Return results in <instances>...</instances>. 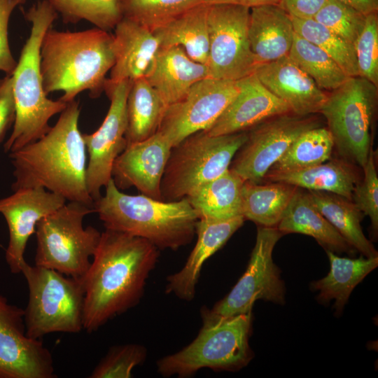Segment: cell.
Listing matches in <instances>:
<instances>
[{
    "label": "cell",
    "instance_id": "6da1fadb",
    "mask_svg": "<svg viewBox=\"0 0 378 378\" xmlns=\"http://www.w3.org/2000/svg\"><path fill=\"white\" fill-rule=\"evenodd\" d=\"M158 256V248L144 238L106 229L102 232L82 278L83 329L94 332L136 306Z\"/></svg>",
    "mask_w": 378,
    "mask_h": 378
},
{
    "label": "cell",
    "instance_id": "7a4b0ae2",
    "mask_svg": "<svg viewBox=\"0 0 378 378\" xmlns=\"http://www.w3.org/2000/svg\"><path fill=\"white\" fill-rule=\"evenodd\" d=\"M79 103H67L53 127L40 139L9 153L12 190L40 187L69 202L92 206L86 184L87 151L78 129Z\"/></svg>",
    "mask_w": 378,
    "mask_h": 378
},
{
    "label": "cell",
    "instance_id": "3957f363",
    "mask_svg": "<svg viewBox=\"0 0 378 378\" xmlns=\"http://www.w3.org/2000/svg\"><path fill=\"white\" fill-rule=\"evenodd\" d=\"M115 62L113 36L97 27L77 31L50 27L40 46V69L47 94L63 92L68 103L80 92L92 98L104 91L106 76Z\"/></svg>",
    "mask_w": 378,
    "mask_h": 378
},
{
    "label": "cell",
    "instance_id": "277c9868",
    "mask_svg": "<svg viewBox=\"0 0 378 378\" xmlns=\"http://www.w3.org/2000/svg\"><path fill=\"white\" fill-rule=\"evenodd\" d=\"M105 188L93 208L106 230L144 238L158 249L177 250L192 241L199 216L186 197L164 201L128 195L112 178Z\"/></svg>",
    "mask_w": 378,
    "mask_h": 378
},
{
    "label": "cell",
    "instance_id": "5b68a950",
    "mask_svg": "<svg viewBox=\"0 0 378 378\" xmlns=\"http://www.w3.org/2000/svg\"><path fill=\"white\" fill-rule=\"evenodd\" d=\"M57 15L48 0L38 1L25 13L31 27L12 74L16 113L5 152L17 150L42 137L50 128V119L66 106L67 103L48 97L40 69L41 40Z\"/></svg>",
    "mask_w": 378,
    "mask_h": 378
},
{
    "label": "cell",
    "instance_id": "8992f818",
    "mask_svg": "<svg viewBox=\"0 0 378 378\" xmlns=\"http://www.w3.org/2000/svg\"><path fill=\"white\" fill-rule=\"evenodd\" d=\"M251 328L252 312L203 322L188 345L157 362L158 372L165 377H188L203 368L240 370L253 358Z\"/></svg>",
    "mask_w": 378,
    "mask_h": 378
},
{
    "label": "cell",
    "instance_id": "52a82bcc",
    "mask_svg": "<svg viewBox=\"0 0 378 378\" xmlns=\"http://www.w3.org/2000/svg\"><path fill=\"white\" fill-rule=\"evenodd\" d=\"M29 289L24 312L27 334L40 340L52 332L78 333L83 330L84 286L82 278L66 276L55 270L22 267Z\"/></svg>",
    "mask_w": 378,
    "mask_h": 378
},
{
    "label": "cell",
    "instance_id": "ba28073f",
    "mask_svg": "<svg viewBox=\"0 0 378 378\" xmlns=\"http://www.w3.org/2000/svg\"><path fill=\"white\" fill-rule=\"evenodd\" d=\"M93 212L92 206L69 202L41 218L34 232L35 265L55 270L68 276L83 278L102 234L92 226H83L84 218Z\"/></svg>",
    "mask_w": 378,
    "mask_h": 378
},
{
    "label": "cell",
    "instance_id": "9c48e42d",
    "mask_svg": "<svg viewBox=\"0 0 378 378\" xmlns=\"http://www.w3.org/2000/svg\"><path fill=\"white\" fill-rule=\"evenodd\" d=\"M247 138V130L218 136L202 130L185 138L171 150L161 181L162 200H181L225 173Z\"/></svg>",
    "mask_w": 378,
    "mask_h": 378
},
{
    "label": "cell",
    "instance_id": "30bf717a",
    "mask_svg": "<svg viewBox=\"0 0 378 378\" xmlns=\"http://www.w3.org/2000/svg\"><path fill=\"white\" fill-rule=\"evenodd\" d=\"M377 99V86L363 77L350 76L328 93L320 111L341 156L361 168L372 150V127Z\"/></svg>",
    "mask_w": 378,
    "mask_h": 378
},
{
    "label": "cell",
    "instance_id": "8fae6325",
    "mask_svg": "<svg viewBox=\"0 0 378 378\" xmlns=\"http://www.w3.org/2000/svg\"><path fill=\"white\" fill-rule=\"evenodd\" d=\"M282 235L276 227L258 225L246 271L225 297L211 309H202V322L252 312L258 300L285 303V284L272 259L274 246Z\"/></svg>",
    "mask_w": 378,
    "mask_h": 378
},
{
    "label": "cell",
    "instance_id": "7c38bea8",
    "mask_svg": "<svg viewBox=\"0 0 378 378\" xmlns=\"http://www.w3.org/2000/svg\"><path fill=\"white\" fill-rule=\"evenodd\" d=\"M250 8L232 4L209 5V77L239 80L258 66L248 38Z\"/></svg>",
    "mask_w": 378,
    "mask_h": 378
},
{
    "label": "cell",
    "instance_id": "4fadbf2b",
    "mask_svg": "<svg viewBox=\"0 0 378 378\" xmlns=\"http://www.w3.org/2000/svg\"><path fill=\"white\" fill-rule=\"evenodd\" d=\"M320 125L315 114L290 112L267 119L249 129L247 140L235 154L230 169L244 181L260 183L302 133Z\"/></svg>",
    "mask_w": 378,
    "mask_h": 378
},
{
    "label": "cell",
    "instance_id": "5bb4252c",
    "mask_svg": "<svg viewBox=\"0 0 378 378\" xmlns=\"http://www.w3.org/2000/svg\"><path fill=\"white\" fill-rule=\"evenodd\" d=\"M131 83L130 80L112 82L106 78L104 91L110 100L107 114L94 132L82 134L89 155L87 188L94 202L102 196V188L112 178L115 160L127 147V99Z\"/></svg>",
    "mask_w": 378,
    "mask_h": 378
},
{
    "label": "cell",
    "instance_id": "9a60e30c",
    "mask_svg": "<svg viewBox=\"0 0 378 378\" xmlns=\"http://www.w3.org/2000/svg\"><path fill=\"white\" fill-rule=\"evenodd\" d=\"M239 92L238 80L202 79L166 108L158 132L174 147L187 136L208 130Z\"/></svg>",
    "mask_w": 378,
    "mask_h": 378
},
{
    "label": "cell",
    "instance_id": "2e32d148",
    "mask_svg": "<svg viewBox=\"0 0 378 378\" xmlns=\"http://www.w3.org/2000/svg\"><path fill=\"white\" fill-rule=\"evenodd\" d=\"M24 312L0 295V378H55L52 356L27 334Z\"/></svg>",
    "mask_w": 378,
    "mask_h": 378
},
{
    "label": "cell",
    "instance_id": "e0dca14e",
    "mask_svg": "<svg viewBox=\"0 0 378 378\" xmlns=\"http://www.w3.org/2000/svg\"><path fill=\"white\" fill-rule=\"evenodd\" d=\"M0 200V214L9 232L5 258L13 274L22 272L27 241L38 222L66 203V199L43 188H23Z\"/></svg>",
    "mask_w": 378,
    "mask_h": 378
},
{
    "label": "cell",
    "instance_id": "ac0fdd59",
    "mask_svg": "<svg viewBox=\"0 0 378 378\" xmlns=\"http://www.w3.org/2000/svg\"><path fill=\"white\" fill-rule=\"evenodd\" d=\"M172 146L158 132L131 144L117 157L112 179L120 190L135 187L141 194L162 200L161 181Z\"/></svg>",
    "mask_w": 378,
    "mask_h": 378
},
{
    "label": "cell",
    "instance_id": "d6986e66",
    "mask_svg": "<svg viewBox=\"0 0 378 378\" xmlns=\"http://www.w3.org/2000/svg\"><path fill=\"white\" fill-rule=\"evenodd\" d=\"M239 92L206 130L211 136L246 131L275 115L291 112L253 73L238 80Z\"/></svg>",
    "mask_w": 378,
    "mask_h": 378
},
{
    "label": "cell",
    "instance_id": "ffe728a7",
    "mask_svg": "<svg viewBox=\"0 0 378 378\" xmlns=\"http://www.w3.org/2000/svg\"><path fill=\"white\" fill-rule=\"evenodd\" d=\"M254 74L294 114L309 115L320 113L327 99L328 93L320 89L288 55L259 64Z\"/></svg>",
    "mask_w": 378,
    "mask_h": 378
},
{
    "label": "cell",
    "instance_id": "44dd1931",
    "mask_svg": "<svg viewBox=\"0 0 378 378\" xmlns=\"http://www.w3.org/2000/svg\"><path fill=\"white\" fill-rule=\"evenodd\" d=\"M242 215L227 219L199 218L197 242L183 267L167 277L165 292L181 300H192L204 263L243 225Z\"/></svg>",
    "mask_w": 378,
    "mask_h": 378
},
{
    "label": "cell",
    "instance_id": "7402d4cb",
    "mask_svg": "<svg viewBox=\"0 0 378 378\" xmlns=\"http://www.w3.org/2000/svg\"><path fill=\"white\" fill-rule=\"evenodd\" d=\"M113 29L115 62L108 79L132 81L145 77L160 49L153 31L125 17Z\"/></svg>",
    "mask_w": 378,
    "mask_h": 378
},
{
    "label": "cell",
    "instance_id": "603a6c76",
    "mask_svg": "<svg viewBox=\"0 0 378 378\" xmlns=\"http://www.w3.org/2000/svg\"><path fill=\"white\" fill-rule=\"evenodd\" d=\"M209 77L207 65L192 59L181 46L160 47L145 78L167 107Z\"/></svg>",
    "mask_w": 378,
    "mask_h": 378
},
{
    "label": "cell",
    "instance_id": "cb8c5ba5",
    "mask_svg": "<svg viewBox=\"0 0 378 378\" xmlns=\"http://www.w3.org/2000/svg\"><path fill=\"white\" fill-rule=\"evenodd\" d=\"M294 34L290 16L279 4L250 8L248 38L258 65L288 55Z\"/></svg>",
    "mask_w": 378,
    "mask_h": 378
},
{
    "label": "cell",
    "instance_id": "d4e9b609",
    "mask_svg": "<svg viewBox=\"0 0 378 378\" xmlns=\"http://www.w3.org/2000/svg\"><path fill=\"white\" fill-rule=\"evenodd\" d=\"M276 228L283 234L300 233L312 237L326 251L349 255L356 251L321 214L302 188H298Z\"/></svg>",
    "mask_w": 378,
    "mask_h": 378
},
{
    "label": "cell",
    "instance_id": "484cf974",
    "mask_svg": "<svg viewBox=\"0 0 378 378\" xmlns=\"http://www.w3.org/2000/svg\"><path fill=\"white\" fill-rule=\"evenodd\" d=\"M264 178L269 182L286 183L307 190L332 192L350 200L354 187L360 179L352 163L339 159L291 172H267Z\"/></svg>",
    "mask_w": 378,
    "mask_h": 378
},
{
    "label": "cell",
    "instance_id": "4316f807",
    "mask_svg": "<svg viewBox=\"0 0 378 378\" xmlns=\"http://www.w3.org/2000/svg\"><path fill=\"white\" fill-rule=\"evenodd\" d=\"M330 269L323 278L311 283L313 290H318V302L327 304L334 300L336 315L341 314L354 288L378 266V256L358 258L340 257L326 251Z\"/></svg>",
    "mask_w": 378,
    "mask_h": 378
},
{
    "label": "cell",
    "instance_id": "83f0119b",
    "mask_svg": "<svg viewBox=\"0 0 378 378\" xmlns=\"http://www.w3.org/2000/svg\"><path fill=\"white\" fill-rule=\"evenodd\" d=\"M208 8L206 4L195 6L154 29L160 47L181 46L192 59L207 65Z\"/></svg>",
    "mask_w": 378,
    "mask_h": 378
},
{
    "label": "cell",
    "instance_id": "f1b7e54d",
    "mask_svg": "<svg viewBox=\"0 0 378 378\" xmlns=\"http://www.w3.org/2000/svg\"><path fill=\"white\" fill-rule=\"evenodd\" d=\"M244 181L230 168L192 190L186 198L199 218L227 219L241 214Z\"/></svg>",
    "mask_w": 378,
    "mask_h": 378
},
{
    "label": "cell",
    "instance_id": "f546056e",
    "mask_svg": "<svg viewBox=\"0 0 378 378\" xmlns=\"http://www.w3.org/2000/svg\"><path fill=\"white\" fill-rule=\"evenodd\" d=\"M307 191L318 210L356 251L366 258L378 256L362 230L360 222L364 214L352 200L332 192Z\"/></svg>",
    "mask_w": 378,
    "mask_h": 378
},
{
    "label": "cell",
    "instance_id": "4dcf8cb0",
    "mask_svg": "<svg viewBox=\"0 0 378 378\" xmlns=\"http://www.w3.org/2000/svg\"><path fill=\"white\" fill-rule=\"evenodd\" d=\"M298 187L283 182L267 184L244 181L241 188V214L259 226L276 227Z\"/></svg>",
    "mask_w": 378,
    "mask_h": 378
},
{
    "label": "cell",
    "instance_id": "1f68e13d",
    "mask_svg": "<svg viewBox=\"0 0 378 378\" xmlns=\"http://www.w3.org/2000/svg\"><path fill=\"white\" fill-rule=\"evenodd\" d=\"M166 108V104L145 77L132 80L127 99V146L155 134Z\"/></svg>",
    "mask_w": 378,
    "mask_h": 378
},
{
    "label": "cell",
    "instance_id": "d6a6232c",
    "mask_svg": "<svg viewBox=\"0 0 378 378\" xmlns=\"http://www.w3.org/2000/svg\"><path fill=\"white\" fill-rule=\"evenodd\" d=\"M334 147L332 136L327 127L309 129L293 141L267 172H291L325 162L330 159Z\"/></svg>",
    "mask_w": 378,
    "mask_h": 378
},
{
    "label": "cell",
    "instance_id": "836d02e7",
    "mask_svg": "<svg viewBox=\"0 0 378 378\" xmlns=\"http://www.w3.org/2000/svg\"><path fill=\"white\" fill-rule=\"evenodd\" d=\"M288 56L322 90L331 92L349 77L324 50L295 32Z\"/></svg>",
    "mask_w": 378,
    "mask_h": 378
},
{
    "label": "cell",
    "instance_id": "e575fe53",
    "mask_svg": "<svg viewBox=\"0 0 378 378\" xmlns=\"http://www.w3.org/2000/svg\"><path fill=\"white\" fill-rule=\"evenodd\" d=\"M295 32L328 54L350 76H358L354 46L312 19L290 17Z\"/></svg>",
    "mask_w": 378,
    "mask_h": 378
},
{
    "label": "cell",
    "instance_id": "d590c367",
    "mask_svg": "<svg viewBox=\"0 0 378 378\" xmlns=\"http://www.w3.org/2000/svg\"><path fill=\"white\" fill-rule=\"evenodd\" d=\"M66 23L88 21L96 27L113 29L122 18L120 0H48Z\"/></svg>",
    "mask_w": 378,
    "mask_h": 378
},
{
    "label": "cell",
    "instance_id": "8d00e7d4",
    "mask_svg": "<svg viewBox=\"0 0 378 378\" xmlns=\"http://www.w3.org/2000/svg\"><path fill=\"white\" fill-rule=\"evenodd\" d=\"M203 4H206V0H120L123 17L134 20L151 31Z\"/></svg>",
    "mask_w": 378,
    "mask_h": 378
},
{
    "label": "cell",
    "instance_id": "74e56055",
    "mask_svg": "<svg viewBox=\"0 0 378 378\" xmlns=\"http://www.w3.org/2000/svg\"><path fill=\"white\" fill-rule=\"evenodd\" d=\"M354 45L365 22V15L335 0H327L313 18Z\"/></svg>",
    "mask_w": 378,
    "mask_h": 378
},
{
    "label": "cell",
    "instance_id": "f35d334b",
    "mask_svg": "<svg viewBox=\"0 0 378 378\" xmlns=\"http://www.w3.org/2000/svg\"><path fill=\"white\" fill-rule=\"evenodd\" d=\"M146 357L144 346L127 344L111 347L94 368L90 378H130L132 370Z\"/></svg>",
    "mask_w": 378,
    "mask_h": 378
},
{
    "label": "cell",
    "instance_id": "ab89813d",
    "mask_svg": "<svg viewBox=\"0 0 378 378\" xmlns=\"http://www.w3.org/2000/svg\"><path fill=\"white\" fill-rule=\"evenodd\" d=\"M358 76L378 87V15H365L364 27L354 43Z\"/></svg>",
    "mask_w": 378,
    "mask_h": 378
},
{
    "label": "cell",
    "instance_id": "60d3db41",
    "mask_svg": "<svg viewBox=\"0 0 378 378\" xmlns=\"http://www.w3.org/2000/svg\"><path fill=\"white\" fill-rule=\"evenodd\" d=\"M362 169L363 178L356 184L351 200L364 215L370 218L375 237L378 231V176L372 150Z\"/></svg>",
    "mask_w": 378,
    "mask_h": 378
},
{
    "label": "cell",
    "instance_id": "b9f144b4",
    "mask_svg": "<svg viewBox=\"0 0 378 378\" xmlns=\"http://www.w3.org/2000/svg\"><path fill=\"white\" fill-rule=\"evenodd\" d=\"M26 0H0V71L11 76L17 62L12 55L8 41V24L14 9Z\"/></svg>",
    "mask_w": 378,
    "mask_h": 378
},
{
    "label": "cell",
    "instance_id": "7bdbcfd3",
    "mask_svg": "<svg viewBox=\"0 0 378 378\" xmlns=\"http://www.w3.org/2000/svg\"><path fill=\"white\" fill-rule=\"evenodd\" d=\"M15 113L13 77L12 75H6L0 79V144L8 128L14 123Z\"/></svg>",
    "mask_w": 378,
    "mask_h": 378
},
{
    "label": "cell",
    "instance_id": "ee69618b",
    "mask_svg": "<svg viewBox=\"0 0 378 378\" xmlns=\"http://www.w3.org/2000/svg\"><path fill=\"white\" fill-rule=\"evenodd\" d=\"M327 0H280L279 5L290 16L312 19Z\"/></svg>",
    "mask_w": 378,
    "mask_h": 378
},
{
    "label": "cell",
    "instance_id": "f6af8a7d",
    "mask_svg": "<svg viewBox=\"0 0 378 378\" xmlns=\"http://www.w3.org/2000/svg\"><path fill=\"white\" fill-rule=\"evenodd\" d=\"M366 15L377 12L378 0H335Z\"/></svg>",
    "mask_w": 378,
    "mask_h": 378
},
{
    "label": "cell",
    "instance_id": "bcb514c9",
    "mask_svg": "<svg viewBox=\"0 0 378 378\" xmlns=\"http://www.w3.org/2000/svg\"><path fill=\"white\" fill-rule=\"evenodd\" d=\"M279 1L280 0H206V4L207 5L232 4L251 8L262 5L279 4Z\"/></svg>",
    "mask_w": 378,
    "mask_h": 378
}]
</instances>
